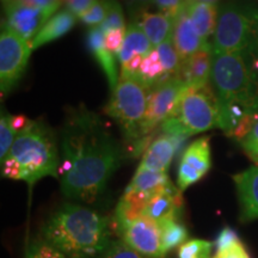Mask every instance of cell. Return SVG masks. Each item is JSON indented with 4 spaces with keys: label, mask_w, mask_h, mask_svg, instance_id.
<instances>
[{
    "label": "cell",
    "mask_w": 258,
    "mask_h": 258,
    "mask_svg": "<svg viewBox=\"0 0 258 258\" xmlns=\"http://www.w3.org/2000/svg\"><path fill=\"white\" fill-rule=\"evenodd\" d=\"M61 154V192L67 199L92 203L101 198L109 179L121 166L125 150L101 116L80 103L64 115Z\"/></svg>",
    "instance_id": "1"
},
{
    "label": "cell",
    "mask_w": 258,
    "mask_h": 258,
    "mask_svg": "<svg viewBox=\"0 0 258 258\" xmlns=\"http://www.w3.org/2000/svg\"><path fill=\"white\" fill-rule=\"evenodd\" d=\"M43 237L67 258L102 256L111 244L109 219L77 203L60 206L43 226Z\"/></svg>",
    "instance_id": "2"
},
{
    "label": "cell",
    "mask_w": 258,
    "mask_h": 258,
    "mask_svg": "<svg viewBox=\"0 0 258 258\" xmlns=\"http://www.w3.org/2000/svg\"><path fill=\"white\" fill-rule=\"evenodd\" d=\"M59 169L55 135L43 120L29 121L2 161L3 177L23 180L30 189L44 177H59Z\"/></svg>",
    "instance_id": "3"
},
{
    "label": "cell",
    "mask_w": 258,
    "mask_h": 258,
    "mask_svg": "<svg viewBox=\"0 0 258 258\" xmlns=\"http://www.w3.org/2000/svg\"><path fill=\"white\" fill-rule=\"evenodd\" d=\"M151 89L145 85L139 76L120 78L117 86L111 91L110 99L104 106V114L120 124L128 153L138 157L145 152L153 137L144 135V121L146 117Z\"/></svg>",
    "instance_id": "4"
},
{
    "label": "cell",
    "mask_w": 258,
    "mask_h": 258,
    "mask_svg": "<svg viewBox=\"0 0 258 258\" xmlns=\"http://www.w3.org/2000/svg\"><path fill=\"white\" fill-rule=\"evenodd\" d=\"M213 51L214 54L258 51V6L239 2L222 5L219 9Z\"/></svg>",
    "instance_id": "5"
},
{
    "label": "cell",
    "mask_w": 258,
    "mask_h": 258,
    "mask_svg": "<svg viewBox=\"0 0 258 258\" xmlns=\"http://www.w3.org/2000/svg\"><path fill=\"white\" fill-rule=\"evenodd\" d=\"M170 117L178 118L190 135L219 128L220 108L211 84L186 86Z\"/></svg>",
    "instance_id": "6"
},
{
    "label": "cell",
    "mask_w": 258,
    "mask_h": 258,
    "mask_svg": "<svg viewBox=\"0 0 258 258\" xmlns=\"http://www.w3.org/2000/svg\"><path fill=\"white\" fill-rule=\"evenodd\" d=\"M31 51L30 42L3 28L0 36V90L3 97L9 95L23 77Z\"/></svg>",
    "instance_id": "7"
},
{
    "label": "cell",
    "mask_w": 258,
    "mask_h": 258,
    "mask_svg": "<svg viewBox=\"0 0 258 258\" xmlns=\"http://www.w3.org/2000/svg\"><path fill=\"white\" fill-rule=\"evenodd\" d=\"M186 86L179 77H173L158 84L151 91L143 127L145 137H152L151 133L154 129L172 115Z\"/></svg>",
    "instance_id": "8"
},
{
    "label": "cell",
    "mask_w": 258,
    "mask_h": 258,
    "mask_svg": "<svg viewBox=\"0 0 258 258\" xmlns=\"http://www.w3.org/2000/svg\"><path fill=\"white\" fill-rule=\"evenodd\" d=\"M212 167V152L209 137L192 141L182 154L178 165L177 184L180 191L195 184L208 173Z\"/></svg>",
    "instance_id": "9"
},
{
    "label": "cell",
    "mask_w": 258,
    "mask_h": 258,
    "mask_svg": "<svg viewBox=\"0 0 258 258\" xmlns=\"http://www.w3.org/2000/svg\"><path fill=\"white\" fill-rule=\"evenodd\" d=\"M3 4L6 14L5 24L3 28L8 29L28 42L34 40L38 31L50 18L43 10L28 6L18 0H5Z\"/></svg>",
    "instance_id": "10"
},
{
    "label": "cell",
    "mask_w": 258,
    "mask_h": 258,
    "mask_svg": "<svg viewBox=\"0 0 258 258\" xmlns=\"http://www.w3.org/2000/svg\"><path fill=\"white\" fill-rule=\"evenodd\" d=\"M122 240L139 253L150 258H164L161 247L159 222L148 217H141L131 222L121 232Z\"/></svg>",
    "instance_id": "11"
},
{
    "label": "cell",
    "mask_w": 258,
    "mask_h": 258,
    "mask_svg": "<svg viewBox=\"0 0 258 258\" xmlns=\"http://www.w3.org/2000/svg\"><path fill=\"white\" fill-rule=\"evenodd\" d=\"M172 43L175 46L180 60L184 61L195 54L196 51L201 50L203 47L208 44L199 34L198 29L194 25L191 18L188 14V8L185 5L180 10L179 15L177 16L173 23L172 30Z\"/></svg>",
    "instance_id": "12"
},
{
    "label": "cell",
    "mask_w": 258,
    "mask_h": 258,
    "mask_svg": "<svg viewBox=\"0 0 258 258\" xmlns=\"http://www.w3.org/2000/svg\"><path fill=\"white\" fill-rule=\"evenodd\" d=\"M240 205V220L258 219V166H251L233 176Z\"/></svg>",
    "instance_id": "13"
},
{
    "label": "cell",
    "mask_w": 258,
    "mask_h": 258,
    "mask_svg": "<svg viewBox=\"0 0 258 258\" xmlns=\"http://www.w3.org/2000/svg\"><path fill=\"white\" fill-rule=\"evenodd\" d=\"M183 208L182 191L171 184L164 186L154 194L145 209L144 217H148L157 222L178 219V213Z\"/></svg>",
    "instance_id": "14"
},
{
    "label": "cell",
    "mask_w": 258,
    "mask_h": 258,
    "mask_svg": "<svg viewBox=\"0 0 258 258\" xmlns=\"http://www.w3.org/2000/svg\"><path fill=\"white\" fill-rule=\"evenodd\" d=\"M213 46L207 44L188 59L182 61L179 78L188 86H200L209 84L213 69Z\"/></svg>",
    "instance_id": "15"
},
{
    "label": "cell",
    "mask_w": 258,
    "mask_h": 258,
    "mask_svg": "<svg viewBox=\"0 0 258 258\" xmlns=\"http://www.w3.org/2000/svg\"><path fill=\"white\" fill-rule=\"evenodd\" d=\"M85 42L91 55L95 57V60L102 67L103 72L105 73L111 91H114L120 82V78H118L117 67H116L115 55H112L110 51L106 49L105 35L101 27L90 29L86 34Z\"/></svg>",
    "instance_id": "16"
},
{
    "label": "cell",
    "mask_w": 258,
    "mask_h": 258,
    "mask_svg": "<svg viewBox=\"0 0 258 258\" xmlns=\"http://www.w3.org/2000/svg\"><path fill=\"white\" fill-rule=\"evenodd\" d=\"M176 156L175 145L169 135L163 134L152 140L150 146L144 152L143 159L137 171H159L166 172Z\"/></svg>",
    "instance_id": "17"
},
{
    "label": "cell",
    "mask_w": 258,
    "mask_h": 258,
    "mask_svg": "<svg viewBox=\"0 0 258 258\" xmlns=\"http://www.w3.org/2000/svg\"><path fill=\"white\" fill-rule=\"evenodd\" d=\"M154 194L124 190L115 211V228L118 233L121 234L131 222L144 217L145 209Z\"/></svg>",
    "instance_id": "18"
},
{
    "label": "cell",
    "mask_w": 258,
    "mask_h": 258,
    "mask_svg": "<svg viewBox=\"0 0 258 258\" xmlns=\"http://www.w3.org/2000/svg\"><path fill=\"white\" fill-rule=\"evenodd\" d=\"M76 23L77 16L67 9L57 12L53 17L48 19L47 23L38 31L34 40L30 42L31 49L35 50L42 46H46L50 42L59 40L64 35L69 34Z\"/></svg>",
    "instance_id": "19"
},
{
    "label": "cell",
    "mask_w": 258,
    "mask_h": 258,
    "mask_svg": "<svg viewBox=\"0 0 258 258\" xmlns=\"http://www.w3.org/2000/svg\"><path fill=\"white\" fill-rule=\"evenodd\" d=\"M132 22H135L140 25V28L143 29L152 46L156 48L172 36L173 23H175L172 18L167 17L161 12L152 14V12L148 11L141 14L137 19Z\"/></svg>",
    "instance_id": "20"
},
{
    "label": "cell",
    "mask_w": 258,
    "mask_h": 258,
    "mask_svg": "<svg viewBox=\"0 0 258 258\" xmlns=\"http://www.w3.org/2000/svg\"><path fill=\"white\" fill-rule=\"evenodd\" d=\"M188 14L199 34L205 41L214 35L217 28L219 9L217 4L206 2H188L186 0Z\"/></svg>",
    "instance_id": "21"
},
{
    "label": "cell",
    "mask_w": 258,
    "mask_h": 258,
    "mask_svg": "<svg viewBox=\"0 0 258 258\" xmlns=\"http://www.w3.org/2000/svg\"><path fill=\"white\" fill-rule=\"evenodd\" d=\"M152 50V43H151V41L145 35V32L140 28V25L135 23V22H132L127 29V32H125L123 46H122V49L120 54H118L117 59L122 66L132 56H134L135 54H140V55L146 56Z\"/></svg>",
    "instance_id": "22"
},
{
    "label": "cell",
    "mask_w": 258,
    "mask_h": 258,
    "mask_svg": "<svg viewBox=\"0 0 258 258\" xmlns=\"http://www.w3.org/2000/svg\"><path fill=\"white\" fill-rule=\"evenodd\" d=\"M171 184L166 172L159 171H137L125 190L127 191H143L154 194L164 186Z\"/></svg>",
    "instance_id": "23"
},
{
    "label": "cell",
    "mask_w": 258,
    "mask_h": 258,
    "mask_svg": "<svg viewBox=\"0 0 258 258\" xmlns=\"http://www.w3.org/2000/svg\"><path fill=\"white\" fill-rule=\"evenodd\" d=\"M138 76L150 89H154L158 84L170 79V77L165 73V69L161 63L157 49H153L144 57Z\"/></svg>",
    "instance_id": "24"
},
{
    "label": "cell",
    "mask_w": 258,
    "mask_h": 258,
    "mask_svg": "<svg viewBox=\"0 0 258 258\" xmlns=\"http://www.w3.org/2000/svg\"><path fill=\"white\" fill-rule=\"evenodd\" d=\"M161 228V247L164 254L170 252L176 247L182 246L188 239V230L178 219H169V220L159 222Z\"/></svg>",
    "instance_id": "25"
},
{
    "label": "cell",
    "mask_w": 258,
    "mask_h": 258,
    "mask_svg": "<svg viewBox=\"0 0 258 258\" xmlns=\"http://www.w3.org/2000/svg\"><path fill=\"white\" fill-rule=\"evenodd\" d=\"M158 54H159L160 61L163 63L165 73L170 78L173 77H179L180 66H182V60L177 53L175 46L172 43V38H167L165 42L158 46L157 48Z\"/></svg>",
    "instance_id": "26"
},
{
    "label": "cell",
    "mask_w": 258,
    "mask_h": 258,
    "mask_svg": "<svg viewBox=\"0 0 258 258\" xmlns=\"http://www.w3.org/2000/svg\"><path fill=\"white\" fill-rule=\"evenodd\" d=\"M17 134L18 133L12 125V115L3 110L2 117H0V159L2 161H4L9 154L16 138H17Z\"/></svg>",
    "instance_id": "27"
},
{
    "label": "cell",
    "mask_w": 258,
    "mask_h": 258,
    "mask_svg": "<svg viewBox=\"0 0 258 258\" xmlns=\"http://www.w3.org/2000/svg\"><path fill=\"white\" fill-rule=\"evenodd\" d=\"M104 32V35L109 34L116 29L125 28V19L122 6L117 0H108V16L105 21L99 25Z\"/></svg>",
    "instance_id": "28"
},
{
    "label": "cell",
    "mask_w": 258,
    "mask_h": 258,
    "mask_svg": "<svg viewBox=\"0 0 258 258\" xmlns=\"http://www.w3.org/2000/svg\"><path fill=\"white\" fill-rule=\"evenodd\" d=\"M213 249L211 241L192 239L179 246L178 258H209Z\"/></svg>",
    "instance_id": "29"
},
{
    "label": "cell",
    "mask_w": 258,
    "mask_h": 258,
    "mask_svg": "<svg viewBox=\"0 0 258 258\" xmlns=\"http://www.w3.org/2000/svg\"><path fill=\"white\" fill-rule=\"evenodd\" d=\"M108 16V0H96L93 5L79 19L83 24L88 27H99Z\"/></svg>",
    "instance_id": "30"
},
{
    "label": "cell",
    "mask_w": 258,
    "mask_h": 258,
    "mask_svg": "<svg viewBox=\"0 0 258 258\" xmlns=\"http://www.w3.org/2000/svg\"><path fill=\"white\" fill-rule=\"evenodd\" d=\"M99 258H150L144 256V254L139 253L138 251L132 249L128 246L123 240H116L111 241L109 247L104 251V253Z\"/></svg>",
    "instance_id": "31"
},
{
    "label": "cell",
    "mask_w": 258,
    "mask_h": 258,
    "mask_svg": "<svg viewBox=\"0 0 258 258\" xmlns=\"http://www.w3.org/2000/svg\"><path fill=\"white\" fill-rule=\"evenodd\" d=\"M241 243V240L238 237L237 232L232 230L231 227L222 228V231L218 234L217 240H215V247H217V252H221L234 245Z\"/></svg>",
    "instance_id": "32"
},
{
    "label": "cell",
    "mask_w": 258,
    "mask_h": 258,
    "mask_svg": "<svg viewBox=\"0 0 258 258\" xmlns=\"http://www.w3.org/2000/svg\"><path fill=\"white\" fill-rule=\"evenodd\" d=\"M125 28L123 29H116L105 35V47L112 55L118 56L120 51L123 46V42L125 38Z\"/></svg>",
    "instance_id": "33"
},
{
    "label": "cell",
    "mask_w": 258,
    "mask_h": 258,
    "mask_svg": "<svg viewBox=\"0 0 258 258\" xmlns=\"http://www.w3.org/2000/svg\"><path fill=\"white\" fill-rule=\"evenodd\" d=\"M185 2L186 0H154V5L160 10L161 14L175 21L180 10L185 5Z\"/></svg>",
    "instance_id": "34"
},
{
    "label": "cell",
    "mask_w": 258,
    "mask_h": 258,
    "mask_svg": "<svg viewBox=\"0 0 258 258\" xmlns=\"http://www.w3.org/2000/svg\"><path fill=\"white\" fill-rule=\"evenodd\" d=\"M18 2L23 3V4L28 6H32V8L43 10L49 17H53L55 15L56 10L59 9V6L62 4L61 0H18Z\"/></svg>",
    "instance_id": "35"
},
{
    "label": "cell",
    "mask_w": 258,
    "mask_h": 258,
    "mask_svg": "<svg viewBox=\"0 0 258 258\" xmlns=\"http://www.w3.org/2000/svg\"><path fill=\"white\" fill-rule=\"evenodd\" d=\"M28 258H67L59 250L53 247L51 245L44 243L40 246L35 247Z\"/></svg>",
    "instance_id": "36"
},
{
    "label": "cell",
    "mask_w": 258,
    "mask_h": 258,
    "mask_svg": "<svg viewBox=\"0 0 258 258\" xmlns=\"http://www.w3.org/2000/svg\"><path fill=\"white\" fill-rule=\"evenodd\" d=\"M123 2L127 5L128 11L132 15L133 21L141 14L146 12L151 5L154 4V0H123Z\"/></svg>",
    "instance_id": "37"
},
{
    "label": "cell",
    "mask_w": 258,
    "mask_h": 258,
    "mask_svg": "<svg viewBox=\"0 0 258 258\" xmlns=\"http://www.w3.org/2000/svg\"><path fill=\"white\" fill-rule=\"evenodd\" d=\"M95 2L96 0H64L63 4L66 5V9L69 11L76 15L77 17H80L91 8Z\"/></svg>",
    "instance_id": "38"
},
{
    "label": "cell",
    "mask_w": 258,
    "mask_h": 258,
    "mask_svg": "<svg viewBox=\"0 0 258 258\" xmlns=\"http://www.w3.org/2000/svg\"><path fill=\"white\" fill-rule=\"evenodd\" d=\"M213 258H250V256L245 250L244 244L239 243L230 247V249L217 252Z\"/></svg>",
    "instance_id": "39"
},
{
    "label": "cell",
    "mask_w": 258,
    "mask_h": 258,
    "mask_svg": "<svg viewBox=\"0 0 258 258\" xmlns=\"http://www.w3.org/2000/svg\"><path fill=\"white\" fill-rule=\"evenodd\" d=\"M29 121L30 120H29L27 116H24V115L12 116V125H14V128L16 129V132H17V133L22 132L25 127H27Z\"/></svg>",
    "instance_id": "40"
},
{
    "label": "cell",
    "mask_w": 258,
    "mask_h": 258,
    "mask_svg": "<svg viewBox=\"0 0 258 258\" xmlns=\"http://www.w3.org/2000/svg\"><path fill=\"white\" fill-rule=\"evenodd\" d=\"M249 143H258V120L254 123L252 131L250 132V134L241 141L240 144H249Z\"/></svg>",
    "instance_id": "41"
},
{
    "label": "cell",
    "mask_w": 258,
    "mask_h": 258,
    "mask_svg": "<svg viewBox=\"0 0 258 258\" xmlns=\"http://www.w3.org/2000/svg\"><path fill=\"white\" fill-rule=\"evenodd\" d=\"M201 2H206V3H212V4H215L217 0H201Z\"/></svg>",
    "instance_id": "42"
},
{
    "label": "cell",
    "mask_w": 258,
    "mask_h": 258,
    "mask_svg": "<svg viewBox=\"0 0 258 258\" xmlns=\"http://www.w3.org/2000/svg\"><path fill=\"white\" fill-rule=\"evenodd\" d=\"M188 2H201V0H188Z\"/></svg>",
    "instance_id": "43"
},
{
    "label": "cell",
    "mask_w": 258,
    "mask_h": 258,
    "mask_svg": "<svg viewBox=\"0 0 258 258\" xmlns=\"http://www.w3.org/2000/svg\"><path fill=\"white\" fill-rule=\"evenodd\" d=\"M61 3H64V0H61Z\"/></svg>",
    "instance_id": "44"
},
{
    "label": "cell",
    "mask_w": 258,
    "mask_h": 258,
    "mask_svg": "<svg viewBox=\"0 0 258 258\" xmlns=\"http://www.w3.org/2000/svg\"><path fill=\"white\" fill-rule=\"evenodd\" d=\"M3 2H4V0H3Z\"/></svg>",
    "instance_id": "45"
}]
</instances>
